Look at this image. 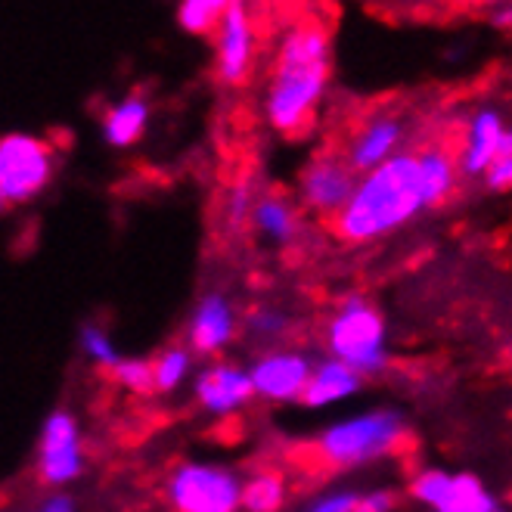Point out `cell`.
I'll list each match as a JSON object with an SVG mask.
<instances>
[{
    "label": "cell",
    "mask_w": 512,
    "mask_h": 512,
    "mask_svg": "<svg viewBox=\"0 0 512 512\" xmlns=\"http://www.w3.org/2000/svg\"><path fill=\"white\" fill-rule=\"evenodd\" d=\"M112 373L128 391H140V395H146V391L156 388V367L149 364V360H143V357L122 360V364H118Z\"/></svg>",
    "instance_id": "cell-25"
},
{
    "label": "cell",
    "mask_w": 512,
    "mask_h": 512,
    "mask_svg": "<svg viewBox=\"0 0 512 512\" xmlns=\"http://www.w3.org/2000/svg\"><path fill=\"white\" fill-rule=\"evenodd\" d=\"M454 485H457V475H450V472H441V469H423L413 481H410V494L419 500V503H426L432 509L444 506L447 497L454 494Z\"/></svg>",
    "instance_id": "cell-22"
},
{
    "label": "cell",
    "mask_w": 512,
    "mask_h": 512,
    "mask_svg": "<svg viewBox=\"0 0 512 512\" xmlns=\"http://www.w3.org/2000/svg\"><path fill=\"white\" fill-rule=\"evenodd\" d=\"M432 208L419 153L404 149L395 159L360 177L351 202L333 218V230L345 243H370L391 230L404 227L416 215Z\"/></svg>",
    "instance_id": "cell-2"
},
{
    "label": "cell",
    "mask_w": 512,
    "mask_h": 512,
    "mask_svg": "<svg viewBox=\"0 0 512 512\" xmlns=\"http://www.w3.org/2000/svg\"><path fill=\"white\" fill-rule=\"evenodd\" d=\"M404 140H407L404 118L395 112H376V115L364 118V125H357V131L351 134L345 159L351 162V168L357 174H370L373 168L404 153L401 149Z\"/></svg>",
    "instance_id": "cell-9"
},
{
    "label": "cell",
    "mask_w": 512,
    "mask_h": 512,
    "mask_svg": "<svg viewBox=\"0 0 512 512\" xmlns=\"http://www.w3.org/2000/svg\"><path fill=\"white\" fill-rule=\"evenodd\" d=\"M401 438H404L401 416L391 410H373L329 426L320 435L317 450L329 466H360L391 454Z\"/></svg>",
    "instance_id": "cell-3"
},
{
    "label": "cell",
    "mask_w": 512,
    "mask_h": 512,
    "mask_svg": "<svg viewBox=\"0 0 512 512\" xmlns=\"http://www.w3.org/2000/svg\"><path fill=\"white\" fill-rule=\"evenodd\" d=\"M357 388H360V373L333 357V360H323L320 367H314V376L301 401L308 407H329V404L351 398Z\"/></svg>",
    "instance_id": "cell-15"
},
{
    "label": "cell",
    "mask_w": 512,
    "mask_h": 512,
    "mask_svg": "<svg viewBox=\"0 0 512 512\" xmlns=\"http://www.w3.org/2000/svg\"><path fill=\"white\" fill-rule=\"evenodd\" d=\"M233 308L224 295H205L190 320V345L199 354L221 351L233 336Z\"/></svg>",
    "instance_id": "cell-14"
},
{
    "label": "cell",
    "mask_w": 512,
    "mask_h": 512,
    "mask_svg": "<svg viewBox=\"0 0 512 512\" xmlns=\"http://www.w3.org/2000/svg\"><path fill=\"white\" fill-rule=\"evenodd\" d=\"M146 125H149V103H146V97L131 94L106 109L103 137L109 146L125 149V146H134L146 134Z\"/></svg>",
    "instance_id": "cell-16"
},
{
    "label": "cell",
    "mask_w": 512,
    "mask_h": 512,
    "mask_svg": "<svg viewBox=\"0 0 512 512\" xmlns=\"http://www.w3.org/2000/svg\"><path fill=\"white\" fill-rule=\"evenodd\" d=\"M215 72L224 84H243L255 59V22L246 0H233V7L215 28Z\"/></svg>",
    "instance_id": "cell-8"
},
{
    "label": "cell",
    "mask_w": 512,
    "mask_h": 512,
    "mask_svg": "<svg viewBox=\"0 0 512 512\" xmlns=\"http://www.w3.org/2000/svg\"><path fill=\"white\" fill-rule=\"evenodd\" d=\"M249 329L258 339H277L286 329V317L280 311H255L249 317Z\"/></svg>",
    "instance_id": "cell-26"
},
{
    "label": "cell",
    "mask_w": 512,
    "mask_h": 512,
    "mask_svg": "<svg viewBox=\"0 0 512 512\" xmlns=\"http://www.w3.org/2000/svg\"><path fill=\"white\" fill-rule=\"evenodd\" d=\"M494 500L491 494L481 488V481L475 475H457L454 494L447 497L444 506H438L435 512H494Z\"/></svg>",
    "instance_id": "cell-21"
},
{
    "label": "cell",
    "mask_w": 512,
    "mask_h": 512,
    "mask_svg": "<svg viewBox=\"0 0 512 512\" xmlns=\"http://www.w3.org/2000/svg\"><path fill=\"white\" fill-rule=\"evenodd\" d=\"M255 202H258V199H252L249 187H236L233 196H230V218H233V221H246V218H252Z\"/></svg>",
    "instance_id": "cell-29"
},
{
    "label": "cell",
    "mask_w": 512,
    "mask_h": 512,
    "mask_svg": "<svg viewBox=\"0 0 512 512\" xmlns=\"http://www.w3.org/2000/svg\"><path fill=\"white\" fill-rule=\"evenodd\" d=\"M41 512H75V503H72L69 497L59 494V497H50V500L41 506Z\"/></svg>",
    "instance_id": "cell-31"
},
{
    "label": "cell",
    "mask_w": 512,
    "mask_h": 512,
    "mask_svg": "<svg viewBox=\"0 0 512 512\" xmlns=\"http://www.w3.org/2000/svg\"><path fill=\"white\" fill-rule=\"evenodd\" d=\"M488 4H494V7H500V4H509V0H488Z\"/></svg>",
    "instance_id": "cell-34"
},
{
    "label": "cell",
    "mask_w": 512,
    "mask_h": 512,
    "mask_svg": "<svg viewBox=\"0 0 512 512\" xmlns=\"http://www.w3.org/2000/svg\"><path fill=\"white\" fill-rule=\"evenodd\" d=\"M357 184H360L357 171L351 168V162L345 156L323 153V156L311 159L308 168L301 171L298 193H301L305 208H311L314 215L336 218L342 208L351 202Z\"/></svg>",
    "instance_id": "cell-7"
},
{
    "label": "cell",
    "mask_w": 512,
    "mask_h": 512,
    "mask_svg": "<svg viewBox=\"0 0 512 512\" xmlns=\"http://www.w3.org/2000/svg\"><path fill=\"white\" fill-rule=\"evenodd\" d=\"M53 177V153L41 137L7 134L0 140V199L19 205L35 199Z\"/></svg>",
    "instance_id": "cell-6"
},
{
    "label": "cell",
    "mask_w": 512,
    "mask_h": 512,
    "mask_svg": "<svg viewBox=\"0 0 512 512\" xmlns=\"http://www.w3.org/2000/svg\"><path fill=\"white\" fill-rule=\"evenodd\" d=\"M503 134H506V122L503 115L491 106L478 109L469 125H466V137H463V146H460V171H466L469 177L475 174H488V168L497 162L500 156V143H503Z\"/></svg>",
    "instance_id": "cell-12"
},
{
    "label": "cell",
    "mask_w": 512,
    "mask_h": 512,
    "mask_svg": "<svg viewBox=\"0 0 512 512\" xmlns=\"http://www.w3.org/2000/svg\"><path fill=\"white\" fill-rule=\"evenodd\" d=\"M174 512H236L243 506V481L215 463H184L168 478Z\"/></svg>",
    "instance_id": "cell-5"
},
{
    "label": "cell",
    "mask_w": 512,
    "mask_h": 512,
    "mask_svg": "<svg viewBox=\"0 0 512 512\" xmlns=\"http://www.w3.org/2000/svg\"><path fill=\"white\" fill-rule=\"evenodd\" d=\"M391 506H395V497L388 491H370L357 500L354 512H391Z\"/></svg>",
    "instance_id": "cell-30"
},
{
    "label": "cell",
    "mask_w": 512,
    "mask_h": 512,
    "mask_svg": "<svg viewBox=\"0 0 512 512\" xmlns=\"http://www.w3.org/2000/svg\"><path fill=\"white\" fill-rule=\"evenodd\" d=\"M333 75V44L320 19L295 22L283 35L270 81L264 90V115L274 131L286 137L305 134L326 97Z\"/></svg>",
    "instance_id": "cell-1"
},
{
    "label": "cell",
    "mask_w": 512,
    "mask_h": 512,
    "mask_svg": "<svg viewBox=\"0 0 512 512\" xmlns=\"http://www.w3.org/2000/svg\"><path fill=\"white\" fill-rule=\"evenodd\" d=\"M230 7H233V0H180L177 22L190 35H208V32H215Z\"/></svg>",
    "instance_id": "cell-20"
},
{
    "label": "cell",
    "mask_w": 512,
    "mask_h": 512,
    "mask_svg": "<svg viewBox=\"0 0 512 512\" xmlns=\"http://www.w3.org/2000/svg\"><path fill=\"white\" fill-rule=\"evenodd\" d=\"M491 19H494V25L509 28V25H512V4H500V7H494Z\"/></svg>",
    "instance_id": "cell-32"
},
{
    "label": "cell",
    "mask_w": 512,
    "mask_h": 512,
    "mask_svg": "<svg viewBox=\"0 0 512 512\" xmlns=\"http://www.w3.org/2000/svg\"><path fill=\"white\" fill-rule=\"evenodd\" d=\"M156 388L159 391H174L180 382H184L187 370H190V354L184 348H165L156 360Z\"/></svg>",
    "instance_id": "cell-23"
},
{
    "label": "cell",
    "mask_w": 512,
    "mask_h": 512,
    "mask_svg": "<svg viewBox=\"0 0 512 512\" xmlns=\"http://www.w3.org/2000/svg\"><path fill=\"white\" fill-rule=\"evenodd\" d=\"M357 494L354 491H342V494H329V497H320L317 503H311L305 512H354L357 506Z\"/></svg>",
    "instance_id": "cell-27"
},
{
    "label": "cell",
    "mask_w": 512,
    "mask_h": 512,
    "mask_svg": "<svg viewBox=\"0 0 512 512\" xmlns=\"http://www.w3.org/2000/svg\"><path fill=\"white\" fill-rule=\"evenodd\" d=\"M81 348H84V354L94 360V364H100V367H109V370H115L118 364H122V354H118V348L112 345V339L103 333L100 326H84L81 329Z\"/></svg>",
    "instance_id": "cell-24"
},
{
    "label": "cell",
    "mask_w": 512,
    "mask_h": 512,
    "mask_svg": "<svg viewBox=\"0 0 512 512\" xmlns=\"http://www.w3.org/2000/svg\"><path fill=\"white\" fill-rule=\"evenodd\" d=\"M314 376V364L301 351H270L252 367L255 395L267 401H298Z\"/></svg>",
    "instance_id": "cell-11"
},
{
    "label": "cell",
    "mask_w": 512,
    "mask_h": 512,
    "mask_svg": "<svg viewBox=\"0 0 512 512\" xmlns=\"http://www.w3.org/2000/svg\"><path fill=\"white\" fill-rule=\"evenodd\" d=\"M286 500V481L277 472H258L243 481V509L246 512H277Z\"/></svg>",
    "instance_id": "cell-19"
},
{
    "label": "cell",
    "mask_w": 512,
    "mask_h": 512,
    "mask_svg": "<svg viewBox=\"0 0 512 512\" xmlns=\"http://www.w3.org/2000/svg\"><path fill=\"white\" fill-rule=\"evenodd\" d=\"M500 156H512V128H506L503 143H500Z\"/></svg>",
    "instance_id": "cell-33"
},
{
    "label": "cell",
    "mask_w": 512,
    "mask_h": 512,
    "mask_svg": "<svg viewBox=\"0 0 512 512\" xmlns=\"http://www.w3.org/2000/svg\"><path fill=\"white\" fill-rule=\"evenodd\" d=\"M419 168H423V184H426L429 202L435 208L454 193L460 159L450 156L444 146H426V149H419Z\"/></svg>",
    "instance_id": "cell-17"
},
{
    "label": "cell",
    "mask_w": 512,
    "mask_h": 512,
    "mask_svg": "<svg viewBox=\"0 0 512 512\" xmlns=\"http://www.w3.org/2000/svg\"><path fill=\"white\" fill-rule=\"evenodd\" d=\"M252 221L267 239H274V243H280V246L292 243L295 233H298V215L283 196H261L255 202Z\"/></svg>",
    "instance_id": "cell-18"
},
{
    "label": "cell",
    "mask_w": 512,
    "mask_h": 512,
    "mask_svg": "<svg viewBox=\"0 0 512 512\" xmlns=\"http://www.w3.org/2000/svg\"><path fill=\"white\" fill-rule=\"evenodd\" d=\"M329 348H333L336 360L354 367L360 376L379 373L388 360L382 314L360 295H351L329 323Z\"/></svg>",
    "instance_id": "cell-4"
},
{
    "label": "cell",
    "mask_w": 512,
    "mask_h": 512,
    "mask_svg": "<svg viewBox=\"0 0 512 512\" xmlns=\"http://www.w3.org/2000/svg\"><path fill=\"white\" fill-rule=\"evenodd\" d=\"M81 435L66 410L47 416L41 429V475L50 485H69L81 475Z\"/></svg>",
    "instance_id": "cell-10"
},
{
    "label": "cell",
    "mask_w": 512,
    "mask_h": 512,
    "mask_svg": "<svg viewBox=\"0 0 512 512\" xmlns=\"http://www.w3.org/2000/svg\"><path fill=\"white\" fill-rule=\"evenodd\" d=\"M494 512H503V509H494Z\"/></svg>",
    "instance_id": "cell-35"
},
{
    "label": "cell",
    "mask_w": 512,
    "mask_h": 512,
    "mask_svg": "<svg viewBox=\"0 0 512 512\" xmlns=\"http://www.w3.org/2000/svg\"><path fill=\"white\" fill-rule=\"evenodd\" d=\"M255 395L252 373L236 367H208L196 379V398L208 413H233Z\"/></svg>",
    "instance_id": "cell-13"
},
{
    "label": "cell",
    "mask_w": 512,
    "mask_h": 512,
    "mask_svg": "<svg viewBox=\"0 0 512 512\" xmlns=\"http://www.w3.org/2000/svg\"><path fill=\"white\" fill-rule=\"evenodd\" d=\"M491 190H512V156H497V162L485 174Z\"/></svg>",
    "instance_id": "cell-28"
}]
</instances>
